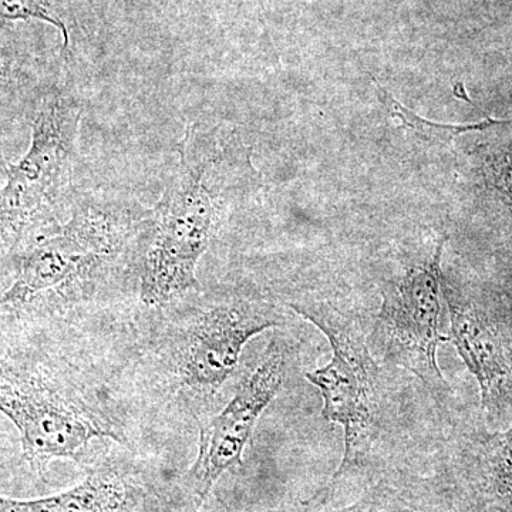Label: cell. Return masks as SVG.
Returning <instances> with one entry per match:
<instances>
[{
	"mask_svg": "<svg viewBox=\"0 0 512 512\" xmlns=\"http://www.w3.org/2000/svg\"><path fill=\"white\" fill-rule=\"evenodd\" d=\"M258 184L251 151L237 137L220 127H188L163 195L140 224L141 301L163 306L194 289L232 202Z\"/></svg>",
	"mask_w": 512,
	"mask_h": 512,
	"instance_id": "1",
	"label": "cell"
},
{
	"mask_svg": "<svg viewBox=\"0 0 512 512\" xmlns=\"http://www.w3.org/2000/svg\"><path fill=\"white\" fill-rule=\"evenodd\" d=\"M289 306L329 340L332 359L328 365L306 373V380L318 387L322 396L323 419L339 424L345 431V453L338 470L306 501L309 507H319L375 463L383 430L382 370L369 348L362 323L353 313L323 301L292 302Z\"/></svg>",
	"mask_w": 512,
	"mask_h": 512,
	"instance_id": "2",
	"label": "cell"
},
{
	"mask_svg": "<svg viewBox=\"0 0 512 512\" xmlns=\"http://www.w3.org/2000/svg\"><path fill=\"white\" fill-rule=\"evenodd\" d=\"M83 101L69 84H55L37 103L32 141L16 164H6L0 190V248L25 249L59 227L56 208L72 184Z\"/></svg>",
	"mask_w": 512,
	"mask_h": 512,
	"instance_id": "3",
	"label": "cell"
},
{
	"mask_svg": "<svg viewBox=\"0 0 512 512\" xmlns=\"http://www.w3.org/2000/svg\"><path fill=\"white\" fill-rule=\"evenodd\" d=\"M146 214L121 201L76 194L70 220L20 251L15 279L0 303L20 308L42 293L92 278L119 255Z\"/></svg>",
	"mask_w": 512,
	"mask_h": 512,
	"instance_id": "4",
	"label": "cell"
},
{
	"mask_svg": "<svg viewBox=\"0 0 512 512\" xmlns=\"http://www.w3.org/2000/svg\"><path fill=\"white\" fill-rule=\"evenodd\" d=\"M447 241L448 235L437 239L429 256L383 285L375 323L384 360L416 376L441 412L451 394L437 362L439 346L450 342L440 332L446 281L441 258Z\"/></svg>",
	"mask_w": 512,
	"mask_h": 512,
	"instance_id": "5",
	"label": "cell"
},
{
	"mask_svg": "<svg viewBox=\"0 0 512 512\" xmlns=\"http://www.w3.org/2000/svg\"><path fill=\"white\" fill-rule=\"evenodd\" d=\"M0 413L18 429L23 456L39 471L57 458L77 460L90 441H123L72 390L42 370L8 360H0Z\"/></svg>",
	"mask_w": 512,
	"mask_h": 512,
	"instance_id": "6",
	"label": "cell"
},
{
	"mask_svg": "<svg viewBox=\"0 0 512 512\" xmlns=\"http://www.w3.org/2000/svg\"><path fill=\"white\" fill-rule=\"evenodd\" d=\"M284 325L271 303L228 296L205 306L178 338L175 372L181 383L201 396H214L235 372L249 340Z\"/></svg>",
	"mask_w": 512,
	"mask_h": 512,
	"instance_id": "7",
	"label": "cell"
},
{
	"mask_svg": "<svg viewBox=\"0 0 512 512\" xmlns=\"http://www.w3.org/2000/svg\"><path fill=\"white\" fill-rule=\"evenodd\" d=\"M286 373L288 348L281 340H272L254 369L239 383L227 407L202 424L197 460L190 473L197 505L207 500L227 471L241 466L256 423L281 393Z\"/></svg>",
	"mask_w": 512,
	"mask_h": 512,
	"instance_id": "8",
	"label": "cell"
},
{
	"mask_svg": "<svg viewBox=\"0 0 512 512\" xmlns=\"http://www.w3.org/2000/svg\"><path fill=\"white\" fill-rule=\"evenodd\" d=\"M444 302L450 316V342L476 377L481 407L494 416L512 396V339L503 323L483 305L444 281Z\"/></svg>",
	"mask_w": 512,
	"mask_h": 512,
	"instance_id": "9",
	"label": "cell"
},
{
	"mask_svg": "<svg viewBox=\"0 0 512 512\" xmlns=\"http://www.w3.org/2000/svg\"><path fill=\"white\" fill-rule=\"evenodd\" d=\"M0 512H157V505L136 478L104 466L69 490L49 497L20 500L0 495Z\"/></svg>",
	"mask_w": 512,
	"mask_h": 512,
	"instance_id": "10",
	"label": "cell"
},
{
	"mask_svg": "<svg viewBox=\"0 0 512 512\" xmlns=\"http://www.w3.org/2000/svg\"><path fill=\"white\" fill-rule=\"evenodd\" d=\"M461 477L476 512H512V424L471 444Z\"/></svg>",
	"mask_w": 512,
	"mask_h": 512,
	"instance_id": "11",
	"label": "cell"
},
{
	"mask_svg": "<svg viewBox=\"0 0 512 512\" xmlns=\"http://www.w3.org/2000/svg\"><path fill=\"white\" fill-rule=\"evenodd\" d=\"M326 512H450L443 495L427 481L383 477L352 504Z\"/></svg>",
	"mask_w": 512,
	"mask_h": 512,
	"instance_id": "12",
	"label": "cell"
},
{
	"mask_svg": "<svg viewBox=\"0 0 512 512\" xmlns=\"http://www.w3.org/2000/svg\"><path fill=\"white\" fill-rule=\"evenodd\" d=\"M375 87L377 97H379L380 103L383 104L387 113L394 117V119L402 121L404 126L409 127L410 130L416 131L423 140L430 141V143H437V141L447 143V141H450L454 136L467 133V131H483L485 128L498 126V124L512 123V120L503 121L494 119H484L478 121V123L470 124L436 123V121L423 119V117L417 116L414 111L407 109L406 106H403L399 100L394 99L392 94L387 92L379 83L375 82Z\"/></svg>",
	"mask_w": 512,
	"mask_h": 512,
	"instance_id": "13",
	"label": "cell"
},
{
	"mask_svg": "<svg viewBox=\"0 0 512 512\" xmlns=\"http://www.w3.org/2000/svg\"><path fill=\"white\" fill-rule=\"evenodd\" d=\"M33 19L55 26L62 32L64 47L69 46V29L60 15L56 0H0V20Z\"/></svg>",
	"mask_w": 512,
	"mask_h": 512,
	"instance_id": "14",
	"label": "cell"
},
{
	"mask_svg": "<svg viewBox=\"0 0 512 512\" xmlns=\"http://www.w3.org/2000/svg\"><path fill=\"white\" fill-rule=\"evenodd\" d=\"M16 87V76L13 72V60L6 50L0 49V123L5 119L13 90Z\"/></svg>",
	"mask_w": 512,
	"mask_h": 512,
	"instance_id": "15",
	"label": "cell"
}]
</instances>
